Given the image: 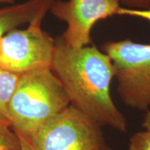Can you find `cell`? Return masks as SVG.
<instances>
[{
    "instance_id": "obj_1",
    "label": "cell",
    "mask_w": 150,
    "mask_h": 150,
    "mask_svg": "<svg viewBox=\"0 0 150 150\" xmlns=\"http://www.w3.org/2000/svg\"><path fill=\"white\" fill-rule=\"evenodd\" d=\"M55 44L52 70L61 81L70 104L100 127L126 132V117L110 95L115 72L110 58L94 45L71 47L61 35L56 38Z\"/></svg>"
},
{
    "instance_id": "obj_2",
    "label": "cell",
    "mask_w": 150,
    "mask_h": 150,
    "mask_svg": "<svg viewBox=\"0 0 150 150\" xmlns=\"http://www.w3.org/2000/svg\"><path fill=\"white\" fill-rule=\"evenodd\" d=\"M70 105L61 81L52 69L20 74L8 106L11 126L31 138L47 122Z\"/></svg>"
},
{
    "instance_id": "obj_3",
    "label": "cell",
    "mask_w": 150,
    "mask_h": 150,
    "mask_svg": "<svg viewBox=\"0 0 150 150\" xmlns=\"http://www.w3.org/2000/svg\"><path fill=\"white\" fill-rule=\"evenodd\" d=\"M113 65L117 93L127 107L147 111L150 107V45L125 39L102 46Z\"/></svg>"
},
{
    "instance_id": "obj_4",
    "label": "cell",
    "mask_w": 150,
    "mask_h": 150,
    "mask_svg": "<svg viewBox=\"0 0 150 150\" xmlns=\"http://www.w3.org/2000/svg\"><path fill=\"white\" fill-rule=\"evenodd\" d=\"M48 11H42L27 29H14L0 38V68L18 74L52 69L55 39L41 28Z\"/></svg>"
},
{
    "instance_id": "obj_5",
    "label": "cell",
    "mask_w": 150,
    "mask_h": 150,
    "mask_svg": "<svg viewBox=\"0 0 150 150\" xmlns=\"http://www.w3.org/2000/svg\"><path fill=\"white\" fill-rule=\"evenodd\" d=\"M29 140L35 150H99L106 145L101 127L71 104Z\"/></svg>"
},
{
    "instance_id": "obj_6",
    "label": "cell",
    "mask_w": 150,
    "mask_h": 150,
    "mask_svg": "<svg viewBox=\"0 0 150 150\" xmlns=\"http://www.w3.org/2000/svg\"><path fill=\"white\" fill-rule=\"evenodd\" d=\"M120 0H56L50 8L52 14L67 27L61 35L74 49L91 45V30L101 20L117 15Z\"/></svg>"
},
{
    "instance_id": "obj_7",
    "label": "cell",
    "mask_w": 150,
    "mask_h": 150,
    "mask_svg": "<svg viewBox=\"0 0 150 150\" xmlns=\"http://www.w3.org/2000/svg\"><path fill=\"white\" fill-rule=\"evenodd\" d=\"M56 0H28L0 8V38L24 24H29L42 11H50Z\"/></svg>"
},
{
    "instance_id": "obj_8",
    "label": "cell",
    "mask_w": 150,
    "mask_h": 150,
    "mask_svg": "<svg viewBox=\"0 0 150 150\" xmlns=\"http://www.w3.org/2000/svg\"><path fill=\"white\" fill-rule=\"evenodd\" d=\"M20 74L0 68V119L11 125L8 106L18 85Z\"/></svg>"
},
{
    "instance_id": "obj_9",
    "label": "cell",
    "mask_w": 150,
    "mask_h": 150,
    "mask_svg": "<svg viewBox=\"0 0 150 150\" xmlns=\"http://www.w3.org/2000/svg\"><path fill=\"white\" fill-rule=\"evenodd\" d=\"M11 125L0 119V150H20L21 145L16 131L12 132Z\"/></svg>"
},
{
    "instance_id": "obj_10",
    "label": "cell",
    "mask_w": 150,
    "mask_h": 150,
    "mask_svg": "<svg viewBox=\"0 0 150 150\" xmlns=\"http://www.w3.org/2000/svg\"><path fill=\"white\" fill-rule=\"evenodd\" d=\"M129 150H150V133L145 130L133 135L129 140Z\"/></svg>"
},
{
    "instance_id": "obj_11",
    "label": "cell",
    "mask_w": 150,
    "mask_h": 150,
    "mask_svg": "<svg viewBox=\"0 0 150 150\" xmlns=\"http://www.w3.org/2000/svg\"><path fill=\"white\" fill-rule=\"evenodd\" d=\"M117 16H127L136 17L142 20H147L150 23V8L149 9H134L126 8L120 7L118 9Z\"/></svg>"
},
{
    "instance_id": "obj_12",
    "label": "cell",
    "mask_w": 150,
    "mask_h": 150,
    "mask_svg": "<svg viewBox=\"0 0 150 150\" xmlns=\"http://www.w3.org/2000/svg\"><path fill=\"white\" fill-rule=\"evenodd\" d=\"M120 3L127 6L129 8H150V0H120Z\"/></svg>"
},
{
    "instance_id": "obj_13",
    "label": "cell",
    "mask_w": 150,
    "mask_h": 150,
    "mask_svg": "<svg viewBox=\"0 0 150 150\" xmlns=\"http://www.w3.org/2000/svg\"><path fill=\"white\" fill-rule=\"evenodd\" d=\"M16 133L19 137V139H20V145H21L20 150H35L31 141H30L29 138H28L27 137H26L23 134L18 132V131H16Z\"/></svg>"
},
{
    "instance_id": "obj_14",
    "label": "cell",
    "mask_w": 150,
    "mask_h": 150,
    "mask_svg": "<svg viewBox=\"0 0 150 150\" xmlns=\"http://www.w3.org/2000/svg\"><path fill=\"white\" fill-rule=\"evenodd\" d=\"M142 127L145 129L146 131L150 133V110L149 109L145 111V115L143 116V120L142 123Z\"/></svg>"
},
{
    "instance_id": "obj_15",
    "label": "cell",
    "mask_w": 150,
    "mask_h": 150,
    "mask_svg": "<svg viewBox=\"0 0 150 150\" xmlns=\"http://www.w3.org/2000/svg\"><path fill=\"white\" fill-rule=\"evenodd\" d=\"M15 0H0V4H13Z\"/></svg>"
},
{
    "instance_id": "obj_16",
    "label": "cell",
    "mask_w": 150,
    "mask_h": 150,
    "mask_svg": "<svg viewBox=\"0 0 150 150\" xmlns=\"http://www.w3.org/2000/svg\"><path fill=\"white\" fill-rule=\"evenodd\" d=\"M99 150H113V149H112L111 148H110L109 147H108V146L106 145H104Z\"/></svg>"
}]
</instances>
